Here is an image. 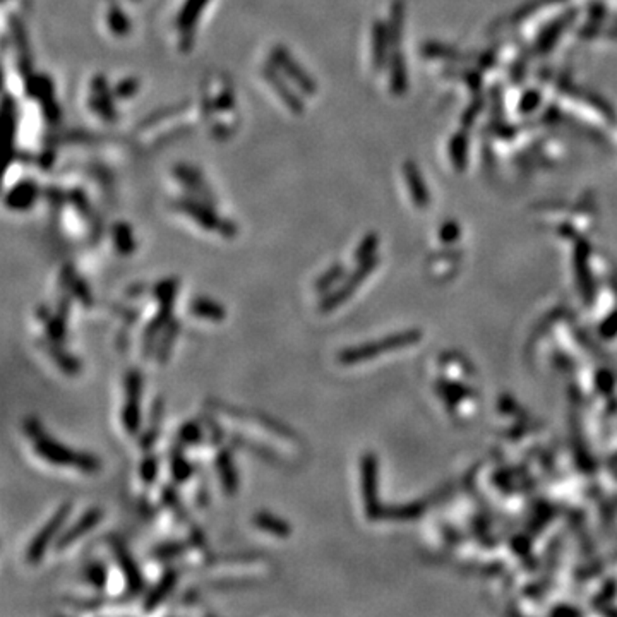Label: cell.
I'll list each match as a JSON object with an SVG mask.
<instances>
[{
	"instance_id": "cell-23",
	"label": "cell",
	"mask_w": 617,
	"mask_h": 617,
	"mask_svg": "<svg viewBox=\"0 0 617 617\" xmlns=\"http://www.w3.org/2000/svg\"><path fill=\"white\" fill-rule=\"evenodd\" d=\"M252 525L257 530H263L266 533H271L278 538H289L291 535L290 523L269 511H257L252 516Z\"/></svg>"
},
{
	"instance_id": "cell-44",
	"label": "cell",
	"mask_w": 617,
	"mask_h": 617,
	"mask_svg": "<svg viewBox=\"0 0 617 617\" xmlns=\"http://www.w3.org/2000/svg\"><path fill=\"white\" fill-rule=\"evenodd\" d=\"M256 585V581L252 580H220V581H209L206 583V586H209V588L214 591H220V590H234V588H247V586Z\"/></svg>"
},
{
	"instance_id": "cell-46",
	"label": "cell",
	"mask_w": 617,
	"mask_h": 617,
	"mask_svg": "<svg viewBox=\"0 0 617 617\" xmlns=\"http://www.w3.org/2000/svg\"><path fill=\"white\" fill-rule=\"evenodd\" d=\"M23 431L24 434L33 441L36 439L38 436H41L43 432H45V428H43V423L36 417H26L23 422Z\"/></svg>"
},
{
	"instance_id": "cell-3",
	"label": "cell",
	"mask_w": 617,
	"mask_h": 617,
	"mask_svg": "<svg viewBox=\"0 0 617 617\" xmlns=\"http://www.w3.org/2000/svg\"><path fill=\"white\" fill-rule=\"evenodd\" d=\"M111 554H114L115 563H117L119 569L122 571L124 578H126V591L119 597H114V603H129L132 600L141 597L146 593V580L141 571L139 564L136 563V559L132 557L131 551H129L126 543L122 542L119 537L109 538Z\"/></svg>"
},
{
	"instance_id": "cell-10",
	"label": "cell",
	"mask_w": 617,
	"mask_h": 617,
	"mask_svg": "<svg viewBox=\"0 0 617 617\" xmlns=\"http://www.w3.org/2000/svg\"><path fill=\"white\" fill-rule=\"evenodd\" d=\"M114 89H110L109 81L103 74H96L91 79V94H89V109L105 122H115L119 119L114 103Z\"/></svg>"
},
{
	"instance_id": "cell-36",
	"label": "cell",
	"mask_w": 617,
	"mask_h": 617,
	"mask_svg": "<svg viewBox=\"0 0 617 617\" xmlns=\"http://www.w3.org/2000/svg\"><path fill=\"white\" fill-rule=\"evenodd\" d=\"M71 201H72V204L76 206V209L79 211L81 216H83L84 220L88 221V225H89V229H91L93 235L100 234V229H98V221L94 220V213H93L91 206H89L88 199H86V196L83 194V192H79V191L72 192Z\"/></svg>"
},
{
	"instance_id": "cell-33",
	"label": "cell",
	"mask_w": 617,
	"mask_h": 617,
	"mask_svg": "<svg viewBox=\"0 0 617 617\" xmlns=\"http://www.w3.org/2000/svg\"><path fill=\"white\" fill-rule=\"evenodd\" d=\"M106 24H109V29L115 36H127L132 29L131 19L119 6L109 7V11H106Z\"/></svg>"
},
{
	"instance_id": "cell-32",
	"label": "cell",
	"mask_w": 617,
	"mask_h": 617,
	"mask_svg": "<svg viewBox=\"0 0 617 617\" xmlns=\"http://www.w3.org/2000/svg\"><path fill=\"white\" fill-rule=\"evenodd\" d=\"M386 46H388V31L383 23H377L372 28V62L374 67L379 69L386 60Z\"/></svg>"
},
{
	"instance_id": "cell-4",
	"label": "cell",
	"mask_w": 617,
	"mask_h": 617,
	"mask_svg": "<svg viewBox=\"0 0 617 617\" xmlns=\"http://www.w3.org/2000/svg\"><path fill=\"white\" fill-rule=\"evenodd\" d=\"M143 374L139 368H129L124 376L126 403L122 406V426L129 436H137L141 428V396H143Z\"/></svg>"
},
{
	"instance_id": "cell-11",
	"label": "cell",
	"mask_w": 617,
	"mask_h": 617,
	"mask_svg": "<svg viewBox=\"0 0 617 617\" xmlns=\"http://www.w3.org/2000/svg\"><path fill=\"white\" fill-rule=\"evenodd\" d=\"M174 177L177 182L182 184L189 194L214 204L216 199H214L211 187L206 182L204 175L201 174V170L197 169V166L189 165V163H177V165L174 166Z\"/></svg>"
},
{
	"instance_id": "cell-38",
	"label": "cell",
	"mask_w": 617,
	"mask_h": 617,
	"mask_svg": "<svg viewBox=\"0 0 617 617\" xmlns=\"http://www.w3.org/2000/svg\"><path fill=\"white\" fill-rule=\"evenodd\" d=\"M111 603H114V598L105 597V595H98V597L91 598H67V606L77 608V611H96V608L111 606Z\"/></svg>"
},
{
	"instance_id": "cell-28",
	"label": "cell",
	"mask_w": 617,
	"mask_h": 617,
	"mask_svg": "<svg viewBox=\"0 0 617 617\" xmlns=\"http://www.w3.org/2000/svg\"><path fill=\"white\" fill-rule=\"evenodd\" d=\"M206 439V428L203 420H186L177 431V439L184 448L203 444Z\"/></svg>"
},
{
	"instance_id": "cell-22",
	"label": "cell",
	"mask_w": 617,
	"mask_h": 617,
	"mask_svg": "<svg viewBox=\"0 0 617 617\" xmlns=\"http://www.w3.org/2000/svg\"><path fill=\"white\" fill-rule=\"evenodd\" d=\"M182 326L184 324L180 319H171L170 323L165 326V329H163L160 338H158L156 348H154V360H156L158 366H165V363H169L175 341H177L179 334L182 331Z\"/></svg>"
},
{
	"instance_id": "cell-6",
	"label": "cell",
	"mask_w": 617,
	"mask_h": 617,
	"mask_svg": "<svg viewBox=\"0 0 617 617\" xmlns=\"http://www.w3.org/2000/svg\"><path fill=\"white\" fill-rule=\"evenodd\" d=\"M269 62L280 69V72L286 79H290L297 88L307 96L317 93V83L308 72L297 62L291 51L283 45H274L269 50Z\"/></svg>"
},
{
	"instance_id": "cell-45",
	"label": "cell",
	"mask_w": 617,
	"mask_h": 617,
	"mask_svg": "<svg viewBox=\"0 0 617 617\" xmlns=\"http://www.w3.org/2000/svg\"><path fill=\"white\" fill-rule=\"evenodd\" d=\"M187 528H189V540H191L192 547L201 552H208V540H206V535L203 533V530H201L196 523H192V525L187 526Z\"/></svg>"
},
{
	"instance_id": "cell-43",
	"label": "cell",
	"mask_w": 617,
	"mask_h": 617,
	"mask_svg": "<svg viewBox=\"0 0 617 617\" xmlns=\"http://www.w3.org/2000/svg\"><path fill=\"white\" fill-rule=\"evenodd\" d=\"M109 308H111V311H114L115 314H117L120 317V319H122L124 323L129 324V326L136 324L137 321H139V317H141V312L137 311V308L129 307V306H122V304H110Z\"/></svg>"
},
{
	"instance_id": "cell-31",
	"label": "cell",
	"mask_w": 617,
	"mask_h": 617,
	"mask_svg": "<svg viewBox=\"0 0 617 617\" xmlns=\"http://www.w3.org/2000/svg\"><path fill=\"white\" fill-rule=\"evenodd\" d=\"M84 581L96 591H103L109 583V569L101 561H91L83 571Z\"/></svg>"
},
{
	"instance_id": "cell-1",
	"label": "cell",
	"mask_w": 617,
	"mask_h": 617,
	"mask_svg": "<svg viewBox=\"0 0 617 617\" xmlns=\"http://www.w3.org/2000/svg\"><path fill=\"white\" fill-rule=\"evenodd\" d=\"M33 448L34 453L41 460L49 461L50 465L72 466V468L83 471V473H96L101 468V461L98 456H94L91 453L76 451V449L67 448L66 444L51 439L46 432H43L36 439H33Z\"/></svg>"
},
{
	"instance_id": "cell-37",
	"label": "cell",
	"mask_w": 617,
	"mask_h": 617,
	"mask_svg": "<svg viewBox=\"0 0 617 617\" xmlns=\"http://www.w3.org/2000/svg\"><path fill=\"white\" fill-rule=\"evenodd\" d=\"M180 286V280L177 276H169V278H163V280L156 281L151 286L153 291V297L156 300H163V299H175L177 297V291Z\"/></svg>"
},
{
	"instance_id": "cell-17",
	"label": "cell",
	"mask_w": 617,
	"mask_h": 617,
	"mask_svg": "<svg viewBox=\"0 0 617 617\" xmlns=\"http://www.w3.org/2000/svg\"><path fill=\"white\" fill-rule=\"evenodd\" d=\"M377 461L374 454H366L362 458V492L366 503L367 516H379V503H377Z\"/></svg>"
},
{
	"instance_id": "cell-51",
	"label": "cell",
	"mask_w": 617,
	"mask_h": 617,
	"mask_svg": "<svg viewBox=\"0 0 617 617\" xmlns=\"http://www.w3.org/2000/svg\"><path fill=\"white\" fill-rule=\"evenodd\" d=\"M132 2H139V0H132Z\"/></svg>"
},
{
	"instance_id": "cell-29",
	"label": "cell",
	"mask_w": 617,
	"mask_h": 617,
	"mask_svg": "<svg viewBox=\"0 0 617 617\" xmlns=\"http://www.w3.org/2000/svg\"><path fill=\"white\" fill-rule=\"evenodd\" d=\"M261 554L257 552H235V554H209L197 569H209L220 564H240V563H252V561L261 559Z\"/></svg>"
},
{
	"instance_id": "cell-48",
	"label": "cell",
	"mask_w": 617,
	"mask_h": 617,
	"mask_svg": "<svg viewBox=\"0 0 617 617\" xmlns=\"http://www.w3.org/2000/svg\"><path fill=\"white\" fill-rule=\"evenodd\" d=\"M148 290H151V286L148 285V283H132V285H129L126 291V297L127 299H137V297H143Z\"/></svg>"
},
{
	"instance_id": "cell-47",
	"label": "cell",
	"mask_w": 617,
	"mask_h": 617,
	"mask_svg": "<svg viewBox=\"0 0 617 617\" xmlns=\"http://www.w3.org/2000/svg\"><path fill=\"white\" fill-rule=\"evenodd\" d=\"M234 105H235V98H234V93H231L230 88L223 89V91L218 94L216 101H214V106H216V109H221V110H230Z\"/></svg>"
},
{
	"instance_id": "cell-35",
	"label": "cell",
	"mask_w": 617,
	"mask_h": 617,
	"mask_svg": "<svg viewBox=\"0 0 617 617\" xmlns=\"http://www.w3.org/2000/svg\"><path fill=\"white\" fill-rule=\"evenodd\" d=\"M67 317L57 314L54 312L49 321L45 323L46 328V338L55 343H66L67 341Z\"/></svg>"
},
{
	"instance_id": "cell-19",
	"label": "cell",
	"mask_w": 617,
	"mask_h": 617,
	"mask_svg": "<svg viewBox=\"0 0 617 617\" xmlns=\"http://www.w3.org/2000/svg\"><path fill=\"white\" fill-rule=\"evenodd\" d=\"M163 415H165V398L156 396L149 406L148 428L139 436V448L143 451H151L161 432Z\"/></svg>"
},
{
	"instance_id": "cell-34",
	"label": "cell",
	"mask_w": 617,
	"mask_h": 617,
	"mask_svg": "<svg viewBox=\"0 0 617 617\" xmlns=\"http://www.w3.org/2000/svg\"><path fill=\"white\" fill-rule=\"evenodd\" d=\"M158 470H160V458L153 451H146L144 458L139 463L141 482H143L146 487H153L158 478Z\"/></svg>"
},
{
	"instance_id": "cell-40",
	"label": "cell",
	"mask_w": 617,
	"mask_h": 617,
	"mask_svg": "<svg viewBox=\"0 0 617 617\" xmlns=\"http://www.w3.org/2000/svg\"><path fill=\"white\" fill-rule=\"evenodd\" d=\"M203 423L206 428V439L209 441V444L216 446V448H220L225 443V431H223L220 423L214 420V417L211 415H203Z\"/></svg>"
},
{
	"instance_id": "cell-13",
	"label": "cell",
	"mask_w": 617,
	"mask_h": 617,
	"mask_svg": "<svg viewBox=\"0 0 617 617\" xmlns=\"http://www.w3.org/2000/svg\"><path fill=\"white\" fill-rule=\"evenodd\" d=\"M214 466H216L223 492H225L229 497L237 494L240 478H239V470H237V465H235V458H234V453H231V448H229V446L225 444L218 448L216 454H214Z\"/></svg>"
},
{
	"instance_id": "cell-21",
	"label": "cell",
	"mask_w": 617,
	"mask_h": 617,
	"mask_svg": "<svg viewBox=\"0 0 617 617\" xmlns=\"http://www.w3.org/2000/svg\"><path fill=\"white\" fill-rule=\"evenodd\" d=\"M38 196H40V187L33 180H23L7 192L6 206L14 211H26L36 203Z\"/></svg>"
},
{
	"instance_id": "cell-49",
	"label": "cell",
	"mask_w": 617,
	"mask_h": 617,
	"mask_svg": "<svg viewBox=\"0 0 617 617\" xmlns=\"http://www.w3.org/2000/svg\"><path fill=\"white\" fill-rule=\"evenodd\" d=\"M115 343H117L119 351H126L129 348V329L126 328L120 329L117 338H115Z\"/></svg>"
},
{
	"instance_id": "cell-14",
	"label": "cell",
	"mask_w": 617,
	"mask_h": 617,
	"mask_svg": "<svg viewBox=\"0 0 617 617\" xmlns=\"http://www.w3.org/2000/svg\"><path fill=\"white\" fill-rule=\"evenodd\" d=\"M59 290H66L69 294H72V297L84 308H91L94 306V297L91 290H89L88 281L77 274L72 264H64L62 269H60Z\"/></svg>"
},
{
	"instance_id": "cell-42",
	"label": "cell",
	"mask_w": 617,
	"mask_h": 617,
	"mask_svg": "<svg viewBox=\"0 0 617 617\" xmlns=\"http://www.w3.org/2000/svg\"><path fill=\"white\" fill-rule=\"evenodd\" d=\"M377 247V235L376 234H368L366 239L360 242V246L357 247V251H355V261H358V263H363V261L371 259L372 254H374Z\"/></svg>"
},
{
	"instance_id": "cell-12",
	"label": "cell",
	"mask_w": 617,
	"mask_h": 617,
	"mask_svg": "<svg viewBox=\"0 0 617 617\" xmlns=\"http://www.w3.org/2000/svg\"><path fill=\"white\" fill-rule=\"evenodd\" d=\"M101 518H103L101 508H96V506L89 508L88 511L77 518L74 525L69 526L66 531H62V533L55 538V551L60 552L64 551V548H67L69 546H72L76 540H79L83 535L88 533V531H91L94 526L101 521Z\"/></svg>"
},
{
	"instance_id": "cell-25",
	"label": "cell",
	"mask_w": 617,
	"mask_h": 617,
	"mask_svg": "<svg viewBox=\"0 0 617 617\" xmlns=\"http://www.w3.org/2000/svg\"><path fill=\"white\" fill-rule=\"evenodd\" d=\"M160 499H161V504L165 506L171 514H174V518L177 520V523H180V525L191 526L192 523H194V520L191 518V514H189V511L186 509V506H184L182 499H180L177 488H175L174 483H165V486L161 487Z\"/></svg>"
},
{
	"instance_id": "cell-27",
	"label": "cell",
	"mask_w": 617,
	"mask_h": 617,
	"mask_svg": "<svg viewBox=\"0 0 617 617\" xmlns=\"http://www.w3.org/2000/svg\"><path fill=\"white\" fill-rule=\"evenodd\" d=\"M111 239H114L115 251H117L120 256L134 254L137 244L131 225H129L127 221L114 223V226H111Z\"/></svg>"
},
{
	"instance_id": "cell-16",
	"label": "cell",
	"mask_w": 617,
	"mask_h": 617,
	"mask_svg": "<svg viewBox=\"0 0 617 617\" xmlns=\"http://www.w3.org/2000/svg\"><path fill=\"white\" fill-rule=\"evenodd\" d=\"M36 345L38 348H41L55 363H57V367L66 376L76 377L81 374V371H83V363H81V360L77 358L76 355H72L71 351L62 348V343H55L45 336V338H36Z\"/></svg>"
},
{
	"instance_id": "cell-7",
	"label": "cell",
	"mask_w": 617,
	"mask_h": 617,
	"mask_svg": "<svg viewBox=\"0 0 617 617\" xmlns=\"http://www.w3.org/2000/svg\"><path fill=\"white\" fill-rule=\"evenodd\" d=\"M377 259L376 257H371V259L363 261V263H360V266L357 269H355L353 273L348 274L346 276V280L341 283L338 289H334L331 291H328V294L323 295V299H321L319 302V311L321 312H331L336 307H340L343 302H345L346 299L350 297L351 294H353L355 290H357V286L367 278V274L372 271V269L376 268Z\"/></svg>"
},
{
	"instance_id": "cell-8",
	"label": "cell",
	"mask_w": 617,
	"mask_h": 617,
	"mask_svg": "<svg viewBox=\"0 0 617 617\" xmlns=\"http://www.w3.org/2000/svg\"><path fill=\"white\" fill-rule=\"evenodd\" d=\"M261 76L264 77V81L268 83L269 88H271L273 91L278 94L280 101L291 111V114L294 115H302L304 114L306 103H304L302 98L299 96L297 91H295V89L291 88L289 83H286L285 76L281 74L280 69L274 66L273 62L264 64L263 69H261Z\"/></svg>"
},
{
	"instance_id": "cell-50",
	"label": "cell",
	"mask_w": 617,
	"mask_h": 617,
	"mask_svg": "<svg viewBox=\"0 0 617 617\" xmlns=\"http://www.w3.org/2000/svg\"><path fill=\"white\" fill-rule=\"evenodd\" d=\"M51 314H54V312H51L50 307L45 306V304L38 306L36 307V312H34V316H36V319L40 321V323H46V321H49L50 317H51Z\"/></svg>"
},
{
	"instance_id": "cell-9",
	"label": "cell",
	"mask_w": 617,
	"mask_h": 617,
	"mask_svg": "<svg viewBox=\"0 0 617 617\" xmlns=\"http://www.w3.org/2000/svg\"><path fill=\"white\" fill-rule=\"evenodd\" d=\"M174 306L175 299H163L158 300V311L151 319L146 324L143 331V345H141V351H143V358L149 360L151 355H154V348H156V343L160 334L165 329V326L174 319Z\"/></svg>"
},
{
	"instance_id": "cell-24",
	"label": "cell",
	"mask_w": 617,
	"mask_h": 617,
	"mask_svg": "<svg viewBox=\"0 0 617 617\" xmlns=\"http://www.w3.org/2000/svg\"><path fill=\"white\" fill-rule=\"evenodd\" d=\"M189 312L199 319L211 321V323H221L225 321L226 311L216 300L209 297H194L189 302Z\"/></svg>"
},
{
	"instance_id": "cell-15",
	"label": "cell",
	"mask_w": 617,
	"mask_h": 617,
	"mask_svg": "<svg viewBox=\"0 0 617 617\" xmlns=\"http://www.w3.org/2000/svg\"><path fill=\"white\" fill-rule=\"evenodd\" d=\"M179 569L174 566L165 568V571L161 573V576L158 578V581L154 583L149 590H146L144 600H143V611L144 612H153L158 606H161L163 600L170 597L171 591L175 590L179 583Z\"/></svg>"
},
{
	"instance_id": "cell-5",
	"label": "cell",
	"mask_w": 617,
	"mask_h": 617,
	"mask_svg": "<svg viewBox=\"0 0 617 617\" xmlns=\"http://www.w3.org/2000/svg\"><path fill=\"white\" fill-rule=\"evenodd\" d=\"M71 511H72L71 503L60 504L57 511L50 516V520L36 531V535H34L31 542L28 543V548H26V561H28L29 564H38L43 557H45L46 548H49L51 540L59 537L64 523H66L67 518L71 516Z\"/></svg>"
},
{
	"instance_id": "cell-41",
	"label": "cell",
	"mask_w": 617,
	"mask_h": 617,
	"mask_svg": "<svg viewBox=\"0 0 617 617\" xmlns=\"http://www.w3.org/2000/svg\"><path fill=\"white\" fill-rule=\"evenodd\" d=\"M141 83L136 77H126V79H120L117 84L114 86V96L119 100H129L134 94L139 91Z\"/></svg>"
},
{
	"instance_id": "cell-30",
	"label": "cell",
	"mask_w": 617,
	"mask_h": 617,
	"mask_svg": "<svg viewBox=\"0 0 617 617\" xmlns=\"http://www.w3.org/2000/svg\"><path fill=\"white\" fill-rule=\"evenodd\" d=\"M345 273H346V268L341 263L329 266V268L326 269L324 273H321L319 278H317V280H314V283H312V286H314V291H317V294H321V295H326L328 291H331L333 286L336 285V283L340 281L343 276H345Z\"/></svg>"
},
{
	"instance_id": "cell-39",
	"label": "cell",
	"mask_w": 617,
	"mask_h": 617,
	"mask_svg": "<svg viewBox=\"0 0 617 617\" xmlns=\"http://www.w3.org/2000/svg\"><path fill=\"white\" fill-rule=\"evenodd\" d=\"M197 465V488H196V504L199 506L201 509L208 508L209 506V478L208 473H206L203 465L201 463H196Z\"/></svg>"
},
{
	"instance_id": "cell-20",
	"label": "cell",
	"mask_w": 617,
	"mask_h": 617,
	"mask_svg": "<svg viewBox=\"0 0 617 617\" xmlns=\"http://www.w3.org/2000/svg\"><path fill=\"white\" fill-rule=\"evenodd\" d=\"M169 460H170V475L174 478L175 483L182 486L191 480L197 473V465L196 463L189 461L184 454V446L175 441L174 444L169 448Z\"/></svg>"
},
{
	"instance_id": "cell-18",
	"label": "cell",
	"mask_w": 617,
	"mask_h": 617,
	"mask_svg": "<svg viewBox=\"0 0 617 617\" xmlns=\"http://www.w3.org/2000/svg\"><path fill=\"white\" fill-rule=\"evenodd\" d=\"M208 4L209 0H186L184 6L180 7L175 26H177L180 36H182V41L192 45V31H194L197 21H199L201 12L204 11Z\"/></svg>"
},
{
	"instance_id": "cell-26",
	"label": "cell",
	"mask_w": 617,
	"mask_h": 617,
	"mask_svg": "<svg viewBox=\"0 0 617 617\" xmlns=\"http://www.w3.org/2000/svg\"><path fill=\"white\" fill-rule=\"evenodd\" d=\"M192 543L191 540H169V542H161L158 546H154L149 551V557L154 561H160V563H166V561L177 559V557L184 556L186 552L191 551Z\"/></svg>"
},
{
	"instance_id": "cell-2",
	"label": "cell",
	"mask_w": 617,
	"mask_h": 617,
	"mask_svg": "<svg viewBox=\"0 0 617 617\" xmlns=\"http://www.w3.org/2000/svg\"><path fill=\"white\" fill-rule=\"evenodd\" d=\"M170 208H174L175 211H180L187 214L189 218H192L201 229L218 231L221 237L225 239H234L237 237L239 226L237 223L229 220V218H223L214 211L213 204L208 201L199 199L194 196H180L177 199H174L170 203Z\"/></svg>"
}]
</instances>
